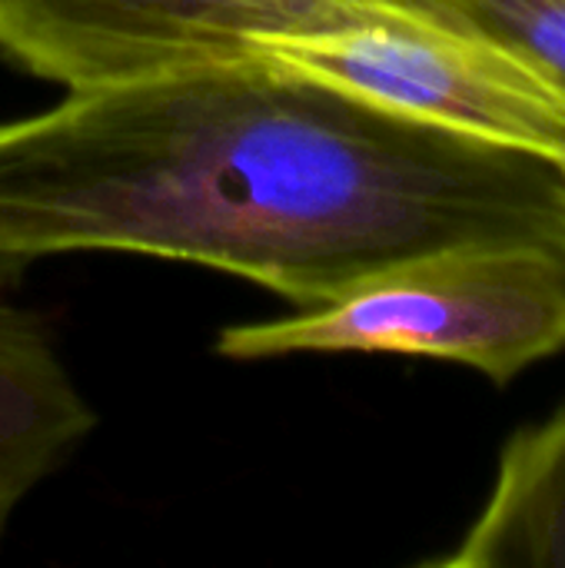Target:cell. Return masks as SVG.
<instances>
[{"instance_id": "1", "label": "cell", "mask_w": 565, "mask_h": 568, "mask_svg": "<svg viewBox=\"0 0 565 568\" xmlns=\"http://www.w3.org/2000/svg\"><path fill=\"white\" fill-rule=\"evenodd\" d=\"M463 246L565 260V163L256 60L67 93L0 123V276L133 253L313 310Z\"/></svg>"}, {"instance_id": "2", "label": "cell", "mask_w": 565, "mask_h": 568, "mask_svg": "<svg viewBox=\"0 0 565 568\" xmlns=\"http://www.w3.org/2000/svg\"><path fill=\"white\" fill-rule=\"evenodd\" d=\"M223 359L383 353L473 366L509 383L565 349V260L539 246H463L386 270L290 316L233 323Z\"/></svg>"}, {"instance_id": "3", "label": "cell", "mask_w": 565, "mask_h": 568, "mask_svg": "<svg viewBox=\"0 0 565 568\" xmlns=\"http://www.w3.org/2000/svg\"><path fill=\"white\" fill-rule=\"evenodd\" d=\"M246 60L420 123L565 163V93L500 43L400 0H320Z\"/></svg>"}, {"instance_id": "4", "label": "cell", "mask_w": 565, "mask_h": 568, "mask_svg": "<svg viewBox=\"0 0 565 568\" xmlns=\"http://www.w3.org/2000/svg\"><path fill=\"white\" fill-rule=\"evenodd\" d=\"M320 0H0V67L67 93L246 60Z\"/></svg>"}, {"instance_id": "5", "label": "cell", "mask_w": 565, "mask_h": 568, "mask_svg": "<svg viewBox=\"0 0 565 568\" xmlns=\"http://www.w3.org/2000/svg\"><path fill=\"white\" fill-rule=\"evenodd\" d=\"M97 413L47 326L0 300V539L13 513L93 433Z\"/></svg>"}, {"instance_id": "6", "label": "cell", "mask_w": 565, "mask_h": 568, "mask_svg": "<svg viewBox=\"0 0 565 568\" xmlns=\"http://www.w3.org/2000/svg\"><path fill=\"white\" fill-rule=\"evenodd\" d=\"M440 568H565V409L519 433L490 503Z\"/></svg>"}, {"instance_id": "7", "label": "cell", "mask_w": 565, "mask_h": 568, "mask_svg": "<svg viewBox=\"0 0 565 568\" xmlns=\"http://www.w3.org/2000/svg\"><path fill=\"white\" fill-rule=\"evenodd\" d=\"M456 27H466L565 93V0H400Z\"/></svg>"}]
</instances>
